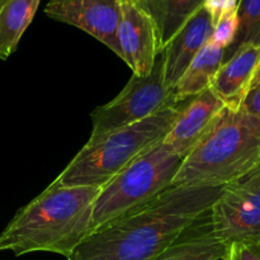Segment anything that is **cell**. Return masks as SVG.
<instances>
[{
	"mask_svg": "<svg viewBox=\"0 0 260 260\" xmlns=\"http://www.w3.org/2000/svg\"><path fill=\"white\" fill-rule=\"evenodd\" d=\"M222 189L172 185L90 234L68 260H152L212 207Z\"/></svg>",
	"mask_w": 260,
	"mask_h": 260,
	"instance_id": "1",
	"label": "cell"
},
{
	"mask_svg": "<svg viewBox=\"0 0 260 260\" xmlns=\"http://www.w3.org/2000/svg\"><path fill=\"white\" fill-rule=\"evenodd\" d=\"M101 187H65L53 180L38 197L20 208L0 233V251L73 255L91 234L93 205Z\"/></svg>",
	"mask_w": 260,
	"mask_h": 260,
	"instance_id": "2",
	"label": "cell"
},
{
	"mask_svg": "<svg viewBox=\"0 0 260 260\" xmlns=\"http://www.w3.org/2000/svg\"><path fill=\"white\" fill-rule=\"evenodd\" d=\"M260 165V121L226 107L211 131L183 159L173 185L225 187Z\"/></svg>",
	"mask_w": 260,
	"mask_h": 260,
	"instance_id": "3",
	"label": "cell"
},
{
	"mask_svg": "<svg viewBox=\"0 0 260 260\" xmlns=\"http://www.w3.org/2000/svg\"><path fill=\"white\" fill-rule=\"evenodd\" d=\"M180 106L182 103L98 139H89L55 182L65 187L104 185L142 152L164 140Z\"/></svg>",
	"mask_w": 260,
	"mask_h": 260,
	"instance_id": "4",
	"label": "cell"
},
{
	"mask_svg": "<svg viewBox=\"0 0 260 260\" xmlns=\"http://www.w3.org/2000/svg\"><path fill=\"white\" fill-rule=\"evenodd\" d=\"M183 159L159 142L102 185L91 213V234L142 207L173 185Z\"/></svg>",
	"mask_w": 260,
	"mask_h": 260,
	"instance_id": "5",
	"label": "cell"
},
{
	"mask_svg": "<svg viewBox=\"0 0 260 260\" xmlns=\"http://www.w3.org/2000/svg\"><path fill=\"white\" fill-rule=\"evenodd\" d=\"M180 103L174 90L165 84L164 62L160 53L149 75H132L116 98L94 109L89 139H98L114 129L131 126Z\"/></svg>",
	"mask_w": 260,
	"mask_h": 260,
	"instance_id": "6",
	"label": "cell"
},
{
	"mask_svg": "<svg viewBox=\"0 0 260 260\" xmlns=\"http://www.w3.org/2000/svg\"><path fill=\"white\" fill-rule=\"evenodd\" d=\"M208 213L213 234L226 246L260 239V165L225 185Z\"/></svg>",
	"mask_w": 260,
	"mask_h": 260,
	"instance_id": "7",
	"label": "cell"
},
{
	"mask_svg": "<svg viewBox=\"0 0 260 260\" xmlns=\"http://www.w3.org/2000/svg\"><path fill=\"white\" fill-rule=\"evenodd\" d=\"M116 37L121 52L119 58L134 75H149L162 50L155 23L134 0H121Z\"/></svg>",
	"mask_w": 260,
	"mask_h": 260,
	"instance_id": "8",
	"label": "cell"
},
{
	"mask_svg": "<svg viewBox=\"0 0 260 260\" xmlns=\"http://www.w3.org/2000/svg\"><path fill=\"white\" fill-rule=\"evenodd\" d=\"M45 13L51 19L86 32L118 57L121 55L116 37L121 0H48Z\"/></svg>",
	"mask_w": 260,
	"mask_h": 260,
	"instance_id": "9",
	"label": "cell"
},
{
	"mask_svg": "<svg viewBox=\"0 0 260 260\" xmlns=\"http://www.w3.org/2000/svg\"><path fill=\"white\" fill-rule=\"evenodd\" d=\"M226 106L211 88L182 102L179 114L162 144L185 157L211 131Z\"/></svg>",
	"mask_w": 260,
	"mask_h": 260,
	"instance_id": "10",
	"label": "cell"
},
{
	"mask_svg": "<svg viewBox=\"0 0 260 260\" xmlns=\"http://www.w3.org/2000/svg\"><path fill=\"white\" fill-rule=\"evenodd\" d=\"M212 18L205 8L198 9L162 50L164 79L168 88L173 89L197 53L211 42L213 35Z\"/></svg>",
	"mask_w": 260,
	"mask_h": 260,
	"instance_id": "11",
	"label": "cell"
},
{
	"mask_svg": "<svg viewBox=\"0 0 260 260\" xmlns=\"http://www.w3.org/2000/svg\"><path fill=\"white\" fill-rule=\"evenodd\" d=\"M260 61V45H244L223 61L218 69L211 89L220 96L228 108L243 106L250 89L254 71Z\"/></svg>",
	"mask_w": 260,
	"mask_h": 260,
	"instance_id": "12",
	"label": "cell"
},
{
	"mask_svg": "<svg viewBox=\"0 0 260 260\" xmlns=\"http://www.w3.org/2000/svg\"><path fill=\"white\" fill-rule=\"evenodd\" d=\"M226 250L213 234L207 211L152 260H222Z\"/></svg>",
	"mask_w": 260,
	"mask_h": 260,
	"instance_id": "13",
	"label": "cell"
},
{
	"mask_svg": "<svg viewBox=\"0 0 260 260\" xmlns=\"http://www.w3.org/2000/svg\"><path fill=\"white\" fill-rule=\"evenodd\" d=\"M144 9L157 30L161 50L187 20L203 7L205 0H134Z\"/></svg>",
	"mask_w": 260,
	"mask_h": 260,
	"instance_id": "14",
	"label": "cell"
},
{
	"mask_svg": "<svg viewBox=\"0 0 260 260\" xmlns=\"http://www.w3.org/2000/svg\"><path fill=\"white\" fill-rule=\"evenodd\" d=\"M223 58L225 48L208 42L193 58L187 70L174 85L173 90L175 96L183 102L211 88L218 69L223 63Z\"/></svg>",
	"mask_w": 260,
	"mask_h": 260,
	"instance_id": "15",
	"label": "cell"
},
{
	"mask_svg": "<svg viewBox=\"0 0 260 260\" xmlns=\"http://www.w3.org/2000/svg\"><path fill=\"white\" fill-rule=\"evenodd\" d=\"M41 0H0V60L15 50L32 23Z\"/></svg>",
	"mask_w": 260,
	"mask_h": 260,
	"instance_id": "16",
	"label": "cell"
},
{
	"mask_svg": "<svg viewBox=\"0 0 260 260\" xmlns=\"http://www.w3.org/2000/svg\"><path fill=\"white\" fill-rule=\"evenodd\" d=\"M260 45V0H239L238 32L233 45L225 50V58L231 57L244 45Z\"/></svg>",
	"mask_w": 260,
	"mask_h": 260,
	"instance_id": "17",
	"label": "cell"
},
{
	"mask_svg": "<svg viewBox=\"0 0 260 260\" xmlns=\"http://www.w3.org/2000/svg\"><path fill=\"white\" fill-rule=\"evenodd\" d=\"M236 32H238V10L223 15L215 23L211 42L226 50L233 45Z\"/></svg>",
	"mask_w": 260,
	"mask_h": 260,
	"instance_id": "18",
	"label": "cell"
},
{
	"mask_svg": "<svg viewBox=\"0 0 260 260\" xmlns=\"http://www.w3.org/2000/svg\"><path fill=\"white\" fill-rule=\"evenodd\" d=\"M222 260H260V239L229 245Z\"/></svg>",
	"mask_w": 260,
	"mask_h": 260,
	"instance_id": "19",
	"label": "cell"
},
{
	"mask_svg": "<svg viewBox=\"0 0 260 260\" xmlns=\"http://www.w3.org/2000/svg\"><path fill=\"white\" fill-rule=\"evenodd\" d=\"M239 0H205L203 8L212 18L213 23L217 22L223 15L238 10Z\"/></svg>",
	"mask_w": 260,
	"mask_h": 260,
	"instance_id": "20",
	"label": "cell"
},
{
	"mask_svg": "<svg viewBox=\"0 0 260 260\" xmlns=\"http://www.w3.org/2000/svg\"><path fill=\"white\" fill-rule=\"evenodd\" d=\"M241 107L260 121V88L249 91Z\"/></svg>",
	"mask_w": 260,
	"mask_h": 260,
	"instance_id": "21",
	"label": "cell"
},
{
	"mask_svg": "<svg viewBox=\"0 0 260 260\" xmlns=\"http://www.w3.org/2000/svg\"><path fill=\"white\" fill-rule=\"evenodd\" d=\"M258 88H260V61H259L258 65H256L255 71H254V75H253V79H251L250 89H249V91L254 90V89H258Z\"/></svg>",
	"mask_w": 260,
	"mask_h": 260,
	"instance_id": "22",
	"label": "cell"
}]
</instances>
